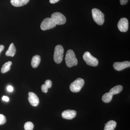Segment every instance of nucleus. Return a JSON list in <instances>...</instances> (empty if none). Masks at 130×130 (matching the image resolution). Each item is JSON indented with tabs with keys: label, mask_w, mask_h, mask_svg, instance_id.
Listing matches in <instances>:
<instances>
[{
	"label": "nucleus",
	"mask_w": 130,
	"mask_h": 130,
	"mask_svg": "<svg viewBox=\"0 0 130 130\" xmlns=\"http://www.w3.org/2000/svg\"><path fill=\"white\" fill-rule=\"evenodd\" d=\"M66 64L68 67H72L77 64L78 61L74 51L72 50H68L65 58Z\"/></svg>",
	"instance_id": "1"
},
{
	"label": "nucleus",
	"mask_w": 130,
	"mask_h": 130,
	"mask_svg": "<svg viewBox=\"0 0 130 130\" xmlns=\"http://www.w3.org/2000/svg\"><path fill=\"white\" fill-rule=\"evenodd\" d=\"M93 20L98 24L102 25L105 22V15L100 9L93 8L92 10Z\"/></svg>",
	"instance_id": "2"
},
{
	"label": "nucleus",
	"mask_w": 130,
	"mask_h": 130,
	"mask_svg": "<svg viewBox=\"0 0 130 130\" xmlns=\"http://www.w3.org/2000/svg\"><path fill=\"white\" fill-rule=\"evenodd\" d=\"M64 49L61 45H57L55 49L54 59L55 63L59 64L63 60Z\"/></svg>",
	"instance_id": "3"
},
{
	"label": "nucleus",
	"mask_w": 130,
	"mask_h": 130,
	"mask_svg": "<svg viewBox=\"0 0 130 130\" xmlns=\"http://www.w3.org/2000/svg\"><path fill=\"white\" fill-rule=\"evenodd\" d=\"M84 84V80L81 78H78L71 84L70 90L73 93H78L81 90Z\"/></svg>",
	"instance_id": "4"
},
{
	"label": "nucleus",
	"mask_w": 130,
	"mask_h": 130,
	"mask_svg": "<svg viewBox=\"0 0 130 130\" xmlns=\"http://www.w3.org/2000/svg\"><path fill=\"white\" fill-rule=\"evenodd\" d=\"M83 58L88 65L91 66H97L99 63L98 60L92 56L89 52H86L84 54Z\"/></svg>",
	"instance_id": "5"
},
{
	"label": "nucleus",
	"mask_w": 130,
	"mask_h": 130,
	"mask_svg": "<svg viewBox=\"0 0 130 130\" xmlns=\"http://www.w3.org/2000/svg\"><path fill=\"white\" fill-rule=\"evenodd\" d=\"M56 24L51 18H46L42 21L41 25V29L46 30L55 28Z\"/></svg>",
	"instance_id": "6"
},
{
	"label": "nucleus",
	"mask_w": 130,
	"mask_h": 130,
	"mask_svg": "<svg viewBox=\"0 0 130 130\" xmlns=\"http://www.w3.org/2000/svg\"><path fill=\"white\" fill-rule=\"evenodd\" d=\"M51 18L56 25H61L66 23V18L62 13L60 12L54 13L51 16Z\"/></svg>",
	"instance_id": "7"
},
{
	"label": "nucleus",
	"mask_w": 130,
	"mask_h": 130,
	"mask_svg": "<svg viewBox=\"0 0 130 130\" xmlns=\"http://www.w3.org/2000/svg\"><path fill=\"white\" fill-rule=\"evenodd\" d=\"M118 27L119 30L121 32H126L128 30L129 27L128 19L124 18L120 19L118 23Z\"/></svg>",
	"instance_id": "8"
},
{
	"label": "nucleus",
	"mask_w": 130,
	"mask_h": 130,
	"mask_svg": "<svg viewBox=\"0 0 130 130\" xmlns=\"http://www.w3.org/2000/svg\"><path fill=\"white\" fill-rule=\"evenodd\" d=\"M130 62L128 61L122 62H115L114 63L113 67L114 69L118 71H121L126 68L129 67Z\"/></svg>",
	"instance_id": "9"
},
{
	"label": "nucleus",
	"mask_w": 130,
	"mask_h": 130,
	"mask_svg": "<svg viewBox=\"0 0 130 130\" xmlns=\"http://www.w3.org/2000/svg\"><path fill=\"white\" fill-rule=\"evenodd\" d=\"M29 96L28 100L31 105L33 106H37L39 103V99L37 95L32 92H29Z\"/></svg>",
	"instance_id": "10"
},
{
	"label": "nucleus",
	"mask_w": 130,
	"mask_h": 130,
	"mask_svg": "<svg viewBox=\"0 0 130 130\" xmlns=\"http://www.w3.org/2000/svg\"><path fill=\"white\" fill-rule=\"evenodd\" d=\"M76 115V112L75 110H66L62 113V116L64 119L71 120L74 118Z\"/></svg>",
	"instance_id": "11"
},
{
	"label": "nucleus",
	"mask_w": 130,
	"mask_h": 130,
	"mask_svg": "<svg viewBox=\"0 0 130 130\" xmlns=\"http://www.w3.org/2000/svg\"><path fill=\"white\" fill-rule=\"evenodd\" d=\"M29 0H11V3L16 7L22 6L27 4Z\"/></svg>",
	"instance_id": "12"
},
{
	"label": "nucleus",
	"mask_w": 130,
	"mask_h": 130,
	"mask_svg": "<svg viewBox=\"0 0 130 130\" xmlns=\"http://www.w3.org/2000/svg\"><path fill=\"white\" fill-rule=\"evenodd\" d=\"M16 53V49L13 43L10 44L8 50L6 53V55L7 56L13 57Z\"/></svg>",
	"instance_id": "13"
},
{
	"label": "nucleus",
	"mask_w": 130,
	"mask_h": 130,
	"mask_svg": "<svg viewBox=\"0 0 130 130\" xmlns=\"http://www.w3.org/2000/svg\"><path fill=\"white\" fill-rule=\"evenodd\" d=\"M123 90V87L120 85H117L112 88L109 90V93L112 95L120 93Z\"/></svg>",
	"instance_id": "14"
},
{
	"label": "nucleus",
	"mask_w": 130,
	"mask_h": 130,
	"mask_svg": "<svg viewBox=\"0 0 130 130\" xmlns=\"http://www.w3.org/2000/svg\"><path fill=\"white\" fill-rule=\"evenodd\" d=\"M41 57L38 55H35L32 58L31 65L32 67L36 68L38 66L41 62Z\"/></svg>",
	"instance_id": "15"
},
{
	"label": "nucleus",
	"mask_w": 130,
	"mask_h": 130,
	"mask_svg": "<svg viewBox=\"0 0 130 130\" xmlns=\"http://www.w3.org/2000/svg\"><path fill=\"white\" fill-rule=\"evenodd\" d=\"M116 125L117 123L116 121L110 120L105 125L104 130H114Z\"/></svg>",
	"instance_id": "16"
},
{
	"label": "nucleus",
	"mask_w": 130,
	"mask_h": 130,
	"mask_svg": "<svg viewBox=\"0 0 130 130\" xmlns=\"http://www.w3.org/2000/svg\"><path fill=\"white\" fill-rule=\"evenodd\" d=\"M12 63L11 61H9L4 64L2 67L1 72L2 73H5L9 71L11 68Z\"/></svg>",
	"instance_id": "17"
},
{
	"label": "nucleus",
	"mask_w": 130,
	"mask_h": 130,
	"mask_svg": "<svg viewBox=\"0 0 130 130\" xmlns=\"http://www.w3.org/2000/svg\"><path fill=\"white\" fill-rule=\"evenodd\" d=\"M112 97L113 96L110 94L109 93H107L103 96L102 100L103 102L108 103L111 101Z\"/></svg>",
	"instance_id": "18"
},
{
	"label": "nucleus",
	"mask_w": 130,
	"mask_h": 130,
	"mask_svg": "<svg viewBox=\"0 0 130 130\" xmlns=\"http://www.w3.org/2000/svg\"><path fill=\"white\" fill-rule=\"evenodd\" d=\"M24 128L25 130H32L34 128V125L31 122L29 121L25 123Z\"/></svg>",
	"instance_id": "19"
},
{
	"label": "nucleus",
	"mask_w": 130,
	"mask_h": 130,
	"mask_svg": "<svg viewBox=\"0 0 130 130\" xmlns=\"http://www.w3.org/2000/svg\"><path fill=\"white\" fill-rule=\"evenodd\" d=\"M6 119L4 115L0 114V125H3L6 123Z\"/></svg>",
	"instance_id": "20"
},
{
	"label": "nucleus",
	"mask_w": 130,
	"mask_h": 130,
	"mask_svg": "<svg viewBox=\"0 0 130 130\" xmlns=\"http://www.w3.org/2000/svg\"><path fill=\"white\" fill-rule=\"evenodd\" d=\"M48 88H50L52 86V83L51 80H47L45 81V84H44Z\"/></svg>",
	"instance_id": "21"
},
{
	"label": "nucleus",
	"mask_w": 130,
	"mask_h": 130,
	"mask_svg": "<svg viewBox=\"0 0 130 130\" xmlns=\"http://www.w3.org/2000/svg\"><path fill=\"white\" fill-rule=\"evenodd\" d=\"M48 88L44 84L43 85L41 86V90L42 92L44 93H46L47 92Z\"/></svg>",
	"instance_id": "22"
},
{
	"label": "nucleus",
	"mask_w": 130,
	"mask_h": 130,
	"mask_svg": "<svg viewBox=\"0 0 130 130\" xmlns=\"http://www.w3.org/2000/svg\"><path fill=\"white\" fill-rule=\"evenodd\" d=\"M129 0H120V4L122 5H126L128 3Z\"/></svg>",
	"instance_id": "23"
},
{
	"label": "nucleus",
	"mask_w": 130,
	"mask_h": 130,
	"mask_svg": "<svg viewBox=\"0 0 130 130\" xmlns=\"http://www.w3.org/2000/svg\"><path fill=\"white\" fill-rule=\"evenodd\" d=\"M7 90L9 92H11L13 91V89L12 86H8L7 87Z\"/></svg>",
	"instance_id": "24"
},
{
	"label": "nucleus",
	"mask_w": 130,
	"mask_h": 130,
	"mask_svg": "<svg viewBox=\"0 0 130 130\" xmlns=\"http://www.w3.org/2000/svg\"><path fill=\"white\" fill-rule=\"evenodd\" d=\"M2 100L6 102H8L9 101V98L8 96H4L2 97Z\"/></svg>",
	"instance_id": "25"
},
{
	"label": "nucleus",
	"mask_w": 130,
	"mask_h": 130,
	"mask_svg": "<svg viewBox=\"0 0 130 130\" xmlns=\"http://www.w3.org/2000/svg\"><path fill=\"white\" fill-rule=\"evenodd\" d=\"M60 0H50V2L51 4H55L58 2Z\"/></svg>",
	"instance_id": "26"
},
{
	"label": "nucleus",
	"mask_w": 130,
	"mask_h": 130,
	"mask_svg": "<svg viewBox=\"0 0 130 130\" xmlns=\"http://www.w3.org/2000/svg\"><path fill=\"white\" fill-rule=\"evenodd\" d=\"M4 47H5L3 45H0V54L1 53L2 51L4 50Z\"/></svg>",
	"instance_id": "27"
}]
</instances>
